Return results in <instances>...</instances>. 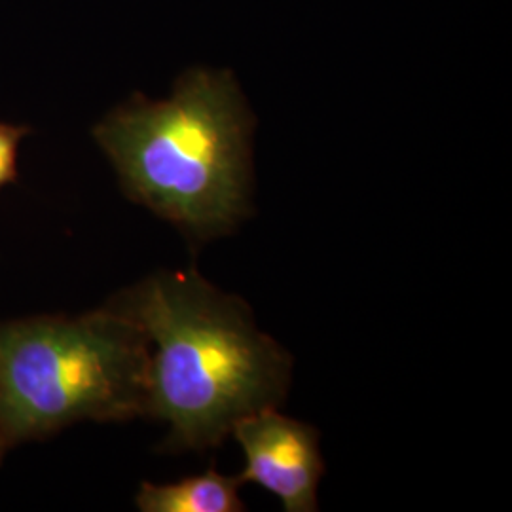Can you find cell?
Here are the masks:
<instances>
[{
	"label": "cell",
	"mask_w": 512,
	"mask_h": 512,
	"mask_svg": "<svg viewBox=\"0 0 512 512\" xmlns=\"http://www.w3.org/2000/svg\"><path fill=\"white\" fill-rule=\"evenodd\" d=\"M232 435L247 463L241 482H256L277 495L287 512L317 511L325 465L313 427L268 408L241 418Z\"/></svg>",
	"instance_id": "4"
},
{
	"label": "cell",
	"mask_w": 512,
	"mask_h": 512,
	"mask_svg": "<svg viewBox=\"0 0 512 512\" xmlns=\"http://www.w3.org/2000/svg\"><path fill=\"white\" fill-rule=\"evenodd\" d=\"M6 448H8V444L2 440L0 437V461H2V456H4V452H6Z\"/></svg>",
	"instance_id": "7"
},
{
	"label": "cell",
	"mask_w": 512,
	"mask_h": 512,
	"mask_svg": "<svg viewBox=\"0 0 512 512\" xmlns=\"http://www.w3.org/2000/svg\"><path fill=\"white\" fill-rule=\"evenodd\" d=\"M251 114L228 71H190L165 101L137 97L95 139L131 200L184 234L211 239L247 217Z\"/></svg>",
	"instance_id": "2"
},
{
	"label": "cell",
	"mask_w": 512,
	"mask_h": 512,
	"mask_svg": "<svg viewBox=\"0 0 512 512\" xmlns=\"http://www.w3.org/2000/svg\"><path fill=\"white\" fill-rule=\"evenodd\" d=\"M148 368L147 334L112 306L0 323V437L14 446L76 421L145 416Z\"/></svg>",
	"instance_id": "3"
},
{
	"label": "cell",
	"mask_w": 512,
	"mask_h": 512,
	"mask_svg": "<svg viewBox=\"0 0 512 512\" xmlns=\"http://www.w3.org/2000/svg\"><path fill=\"white\" fill-rule=\"evenodd\" d=\"M25 128L0 124V188L18 179V147Z\"/></svg>",
	"instance_id": "6"
},
{
	"label": "cell",
	"mask_w": 512,
	"mask_h": 512,
	"mask_svg": "<svg viewBox=\"0 0 512 512\" xmlns=\"http://www.w3.org/2000/svg\"><path fill=\"white\" fill-rule=\"evenodd\" d=\"M239 478L207 473L183 478L175 484L145 482L137 494V509L143 512H241Z\"/></svg>",
	"instance_id": "5"
},
{
	"label": "cell",
	"mask_w": 512,
	"mask_h": 512,
	"mask_svg": "<svg viewBox=\"0 0 512 512\" xmlns=\"http://www.w3.org/2000/svg\"><path fill=\"white\" fill-rule=\"evenodd\" d=\"M110 306L147 334V414L169 425V450L219 446L241 418L283 403L291 355L196 270L152 275Z\"/></svg>",
	"instance_id": "1"
}]
</instances>
